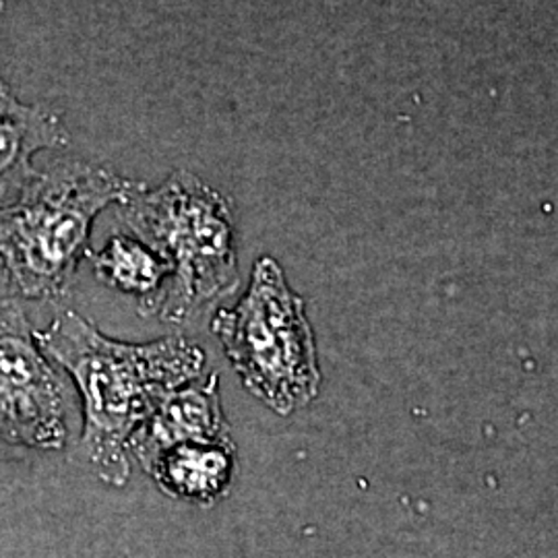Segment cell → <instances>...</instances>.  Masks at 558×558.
<instances>
[{"mask_svg":"<svg viewBox=\"0 0 558 558\" xmlns=\"http://www.w3.org/2000/svg\"><path fill=\"white\" fill-rule=\"evenodd\" d=\"M69 396L17 304L0 308V442L59 451L69 439Z\"/></svg>","mask_w":558,"mask_h":558,"instance_id":"5b68a950","label":"cell"},{"mask_svg":"<svg viewBox=\"0 0 558 558\" xmlns=\"http://www.w3.org/2000/svg\"><path fill=\"white\" fill-rule=\"evenodd\" d=\"M69 143L59 114L29 106L0 80V201L13 199L40 172L34 158Z\"/></svg>","mask_w":558,"mask_h":558,"instance_id":"52a82bcc","label":"cell"},{"mask_svg":"<svg viewBox=\"0 0 558 558\" xmlns=\"http://www.w3.org/2000/svg\"><path fill=\"white\" fill-rule=\"evenodd\" d=\"M44 354L60 364L83 399V449L98 476H131L129 440L174 389L205 373V352L182 336L122 343L106 338L75 311H62L36 333Z\"/></svg>","mask_w":558,"mask_h":558,"instance_id":"6da1fadb","label":"cell"},{"mask_svg":"<svg viewBox=\"0 0 558 558\" xmlns=\"http://www.w3.org/2000/svg\"><path fill=\"white\" fill-rule=\"evenodd\" d=\"M120 207L133 236L172 269L151 317L182 325L239 290L234 214L214 186L177 170L154 191L143 184Z\"/></svg>","mask_w":558,"mask_h":558,"instance_id":"3957f363","label":"cell"},{"mask_svg":"<svg viewBox=\"0 0 558 558\" xmlns=\"http://www.w3.org/2000/svg\"><path fill=\"white\" fill-rule=\"evenodd\" d=\"M85 259H89L101 283L137 296L143 317L154 315L163 281L172 276L168 260L161 259L149 244L131 234H114L106 240L100 251L89 248Z\"/></svg>","mask_w":558,"mask_h":558,"instance_id":"9c48e42d","label":"cell"},{"mask_svg":"<svg viewBox=\"0 0 558 558\" xmlns=\"http://www.w3.org/2000/svg\"><path fill=\"white\" fill-rule=\"evenodd\" d=\"M211 331L242 385L279 416L317 398L319 362L304 300L274 257L255 263L246 294L236 306L216 313Z\"/></svg>","mask_w":558,"mask_h":558,"instance_id":"277c9868","label":"cell"},{"mask_svg":"<svg viewBox=\"0 0 558 558\" xmlns=\"http://www.w3.org/2000/svg\"><path fill=\"white\" fill-rule=\"evenodd\" d=\"M4 11V0H0V13Z\"/></svg>","mask_w":558,"mask_h":558,"instance_id":"30bf717a","label":"cell"},{"mask_svg":"<svg viewBox=\"0 0 558 558\" xmlns=\"http://www.w3.org/2000/svg\"><path fill=\"white\" fill-rule=\"evenodd\" d=\"M180 442H234L216 373H203L163 399L129 440V456L143 468L154 456Z\"/></svg>","mask_w":558,"mask_h":558,"instance_id":"8992f818","label":"cell"},{"mask_svg":"<svg viewBox=\"0 0 558 558\" xmlns=\"http://www.w3.org/2000/svg\"><path fill=\"white\" fill-rule=\"evenodd\" d=\"M143 186L104 166L62 161L40 172L17 197L0 201V260L13 294L62 299L89 251L96 218Z\"/></svg>","mask_w":558,"mask_h":558,"instance_id":"7a4b0ae2","label":"cell"},{"mask_svg":"<svg viewBox=\"0 0 558 558\" xmlns=\"http://www.w3.org/2000/svg\"><path fill=\"white\" fill-rule=\"evenodd\" d=\"M236 468V442H180L143 465L168 497L203 507L228 495Z\"/></svg>","mask_w":558,"mask_h":558,"instance_id":"ba28073f","label":"cell"}]
</instances>
